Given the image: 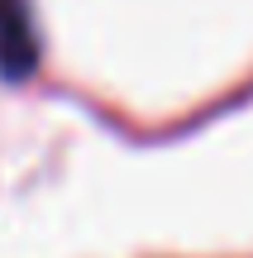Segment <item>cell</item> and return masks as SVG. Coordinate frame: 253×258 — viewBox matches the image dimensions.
I'll return each mask as SVG.
<instances>
[{
	"label": "cell",
	"mask_w": 253,
	"mask_h": 258,
	"mask_svg": "<svg viewBox=\"0 0 253 258\" xmlns=\"http://www.w3.org/2000/svg\"><path fill=\"white\" fill-rule=\"evenodd\" d=\"M43 57L34 0H0V77L5 82H29Z\"/></svg>",
	"instance_id": "6da1fadb"
}]
</instances>
